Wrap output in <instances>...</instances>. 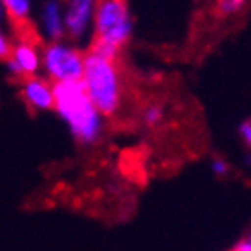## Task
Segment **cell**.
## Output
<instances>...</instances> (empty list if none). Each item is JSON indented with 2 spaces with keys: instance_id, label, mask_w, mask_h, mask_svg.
Here are the masks:
<instances>
[{
  "instance_id": "cell-1",
  "label": "cell",
  "mask_w": 251,
  "mask_h": 251,
  "mask_svg": "<svg viewBox=\"0 0 251 251\" xmlns=\"http://www.w3.org/2000/svg\"><path fill=\"white\" fill-rule=\"evenodd\" d=\"M53 107L68 122L73 135L80 142L93 144L100 137L104 115L91 102L82 78L55 82L53 84Z\"/></svg>"
},
{
  "instance_id": "cell-2",
  "label": "cell",
  "mask_w": 251,
  "mask_h": 251,
  "mask_svg": "<svg viewBox=\"0 0 251 251\" xmlns=\"http://www.w3.org/2000/svg\"><path fill=\"white\" fill-rule=\"evenodd\" d=\"M82 82L95 107L104 117H111L120 107V76L115 60L89 53L84 57Z\"/></svg>"
},
{
  "instance_id": "cell-3",
  "label": "cell",
  "mask_w": 251,
  "mask_h": 251,
  "mask_svg": "<svg viewBox=\"0 0 251 251\" xmlns=\"http://www.w3.org/2000/svg\"><path fill=\"white\" fill-rule=\"evenodd\" d=\"M131 35V19L124 0H97L95 37L109 44L124 46Z\"/></svg>"
},
{
  "instance_id": "cell-4",
  "label": "cell",
  "mask_w": 251,
  "mask_h": 251,
  "mask_svg": "<svg viewBox=\"0 0 251 251\" xmlns=\"http://www.w3.org/2000/svg\"><path fill=\"white\" fill-rule=\"evenodd\" d=\"M44 66L48 75L55 82L78 80L84 71V57L60 42H53L44 51Z\"/></svg>"
},
{
  "instance_id": "cell-5",
  "label": "cell",
  "mask_w": 251,
  "mask_h": 251,
  "mask_svg": "<svg viewBox=\"0 0 251 251\" xmlns=\"http://www.w3.org/2000/svg\"><path fill=\"white\" fill-rule=\"evenodd\" d=\"M22 97L33 109H50L53 107V86L42 78L24 76Z\"/></svg>"
},
{
  "instance_id": "cell-6",
  "label": "cell",
  "mask_w": 251,
  "mask_h": 251,
  "mask_svg": "<svg viewBox=\"0 0 251 251\" xmlns=\"http://www.w3.org/2000/svg\"><path fill=\"white\" fill-rule=\"evenodd\" d=\"M91 13H93V2L91 0H75L69 6L68 13H66L64 27L68 29L71 37L78 38L82 33L86 31L88 22L91 19Z\"/></svg>"
},
{
  "instance_id": "cell-7",
  "label": "cell",
  "mask_w": 251,
  "mask_h": 251,
  "mask_svg": "<svg viewBox=\"0 0 251 251\" xmlns=\"http://www.w3.org/2000/svg\"><path fill=\"white\" fill-rule=\"evenodd\" d=\"M11 58L19 64L22 78H24V76H33L35 73H37L38 66H40L37 42H25V40H20V44L11 51Z\"/></svg>"
},
{
  "instance_id": "cell-8",
  "label": "cell",
  "mask_w": 251,
  "mask_h": 251,
  "mask_svg": "<svg viewBox=\"0 0 251 251\" xmlns=\"http://www.w3.org/2000/svg\"><path fill=\"white\" fill-rule=\"evenodd\" d=\"M44 24H46V31L53 40L62 37L64 33V22L62 17H60V7L55 0L48 2L44 7Z\"/></svg>"
},
{
  "instance_id": "cell-9",
  "label": "cell",
  "mask_w": 251,
  "mask_h": 251,
  "mask_svg": "<svg viewBox=\"0 0 251 251\" xmlns=\"http://www.w3.org/2000/svg\"><path fill=\"white\" fill-rule=\"evenodd\" d=\"M2 6L6 9L7 17L13 20V24L27 20L29 13V0H2Z\"/></svg>"
},
{
  "instance_id": "cell-10",
  "label": "cell",
  "mask_w": 251,
  "mask_h": 251,
  "mask_svg": "<svg viewBox=\"0 0 251 251\" xmlns=\"http://www.w3.org/2000/svg\"><path fill=\"white\" fill-rule=\"evenodd\" d=\"M89 53H95V55L109 58V60H115V58H117V53H119V48L113 44H109V42H104V40L95 38V42H93V46H91V51H89Z\"/></svg>"
},
{
  "instance_id": "cell-11",
  "label": "cell",
  "mask_w": 251,
  "mask_h": 251,
  "mask_svg": "<svg viewBox=\"0 0 251 251\" xmlns=\"http://www.w3.org/2000/svg\"><path fill=\"white\" fill-rule=\"evenodd\" d=\"M144 120L146 124L150 126V127H153V126H157L160 120H162V109L158 106H151L146 109L144 113Z\"/></svg>"
},
{
  "instance_id": "cell-12",
  "label": "cell",
  "mask_w": 251,
  "mask_h": 251,
  "mask_svg": "<svg viewBox=\"0 0 251 251\" xmlns=\"http://www.w3.org/2000/svg\"><path fill=\"white\" fill-rule=\"evenodd\" d=\"M244 4H246V0H220L219 7H220V11L227 15V13L240 11V9L244 7Z\"/></svg>"
},
{
  "instance_id": "cell-13",
  "label": "cell",
  "mask_w": 251,
  "mask_h": 251,
  "mask_svg": "<svg viewBox=\"0 0 251 251\" xmlns=\"http://www.w3.org/2000/svg\"><path fill=\"white\" fill-rule=\"evenodd\" d=\"M11 44H9V40H7L4 35H2V31H0V60H7V58L11 57Z\"/></svg>"
},
{
  "instance_id": "cell-14",
  "label": "cell",
  "mask_w": 251,
  "mask_h": 251,
  "mask_svg": "<svg viewBox=\"0 0 251 251\" xmlns=\"http://www.w3.org/2000/svg\"><path fill=\"white\" fill-rule=\"evenodd\" d=\"M240 137L246 142V146L251 148V120H246L240 124Z\"/></svg>"
},
{
  "instance_id": "cell-15",
  "label": "cell",
  "mask_w": 251,
  "mask_h": 251,
  "mask_svg": "<svg viewBox=\"0 0 251 251\" xmlns=\"http://www.w3.org/2000/svg\"><path fill=\"white\" fill-rule=\"evenodd\" d=\"M211 170H213V173H217V175H224V173L227 171V164L224 162V160L217 158V160L211 162Z\"/></svg>"
},
{
  "instance_id": "cell-16",
  "label": "cell",
  "mask_w": 251,
  "mask_h": 251,
  "mask_svg": "<svg viewBox=\"0 0 251 251\" xmlns=\"http://www.w3.org/2000/svg\"><path fill=\"white\" fill-rule=\"evenodd\" d=\"M237 251H251V240H240L239 244L235 246Z\"/></svg>"
},
{
  "instance_id": "cell-17",
  "label": "cell",
  "mask_w": 251,
  "mask_h": 251,
  "mask_svg": "<svg viewBox=\"0 0 251 251\" xmlns=\"http://www.w3.org/2000/svg\"><path fill=\"white\" fill-rule=\"evenodd\" d=\"M0 17H2V2H0Z\"/></svg>"
},
{
  "instance_id": "cell-18",
  "label": "cell",
  "mask_w": 251,
  "mask_h": 251,
  "mask_svg": "<svg viewBox=\"0 0 251 251\" xmlns=\"http://www.w3.org/2000/svg\"><path fill=\"white\" fill-rule=\"evenodd\" d=\"M248 240H251V231H250V235H248Z\"/></svg>"
}]
</instances>
